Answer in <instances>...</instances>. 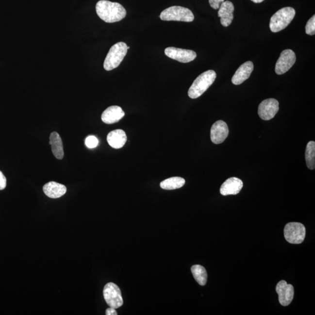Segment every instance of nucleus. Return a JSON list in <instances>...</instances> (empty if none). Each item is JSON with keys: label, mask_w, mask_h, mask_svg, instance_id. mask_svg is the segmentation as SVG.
Wrapping results in <instances>:
<instances>
[{"label": "nucleus", "mask_w": 315, "mask_h": 315, "mask_svg": "<svg viewBox=\"0 0 315 315\" xmlns=\"http://www.w3.org/2000/svg\"><path fill=\"white\" fill-rule=\"evenodd\" d=\"M98 16L107 23L121 21L126 16V10L120 4L108 0H100L96 5Z\"/></svg>", "instance_id": "f257e3e1"}, {"label": "nucleus", "mask_w": 315, "mask_h": 315, "mask_svg": "<svg viewBox=\"0 0 315 315\" xmlns=\"http://www.w3.org/2000/svg\"><path fill=\"white\" fill-rule=\"evenodd\" d=\"M216 74L215 71L208 70L199 76L190 86L188 95L192 99L201 96L215 82Z\"/></svg>", "instance_id": "f03ea898"}, {"label": "nucleus", "mask_w": 315, "mask_h": 315, "mask_svg": "<svg viewBox=\"0 0 315 315\" xmlns=\"http://www.w3.org/2000/svg\"><path fill=\"white\" fill-rule=\"evenodd\" d=\"M128 50V46L124 42H118L113 46L110 49L103 63L105 70L111 71L117 68L125 57Z\"/></svg>", "instance_id": "7ed1b4c3"}, {"label": "nucleus", "mask_w": 315, "mask_h": 315, "mask_svg": "<svg viewBox=\"0 0 315 315\" xmlns=\"http://www.w3.org/2000/svg\"><path fill=\"white\" fill-rule=\"evenodd\" d=\"M296 16V10L288 7L280 9L271 17L270 28L271 32L276 33L284 30L290 24Z\"/></svg>", "instance_id": "20e7f679"}, {"label": "nucleus", "mask_w": 315, "mask_h": 315, "mask_svg": "<svg viewBox=\"0 0 315 315\" xmlns=\"http://www.w3.org/2000/svg\"><path fill=\"white\" fill-rule=\"evenodd\" d=\"M160 18L163 21L190 22L193 21L195 16L189 8L172 6L164 10L160 14Z\"/></svg>", "instance_id": "39448f33"}, {"label": "nucleus", "mask_w": 315, "mask_h": 315, "mask_svg": "<svg viewBox=\"0 0 315 315\" xmlns=\"http://www.w3.org/2000/svg\"><path fill=\"white\" fill-rule=\"evenodd\" d=\"M286 241L292 244H300L304 241L306 229L304 225L299 222H290L284 230Z\"/></svg>", "instance_id": "423d86ee"}, {"label": "nucleus", "mask_w": 315, "mask_h": 315, "mask_svg": "<svg viewBox=\"0 0 315 315\" xmlns=\"http://www.w3.org/2000/svg\"><path fill=\"white\" fill-rule=\"evenodd\" d=\"M103 297L105 301L110 307L117 309L123 304L121 291L117 285L109 282L103 289Z\"/></svg>", "instance_id": "0eeeda50"}, {"label": "nucleus", "mask_w": 315, "mask_h": 315, "mask_svg": "<svg viewBox=\"0 0 315 315\" xmlns=\"http://www.w3.org/2000/svg\"><path fill=\"white\" fill-rule=\"evenodd\" d=\"M296 62V56L291 49L282 51L276 63L275 71L277 74L282 75L290 70Z\"/></svg>", "instance_id": "6e6552de"}, {"label": "nucleus", "mask_w": 315, "mask_h": 315, "mask_svg": "<svg viewBox=\"0 0 315 315\" xmlns=\"http://www.w3.org/2000/svg\"><path fill=\"white\" fill-rule=\"evenodd\" d=\"M165 54L170 59L183 63L191 62L197 57V54L194 51L174 47L166 49Z\"/></svg>", "instance_id": "1a4fd4ad"}, {"label": "nucleus", "mask_w": 315, "mask_h": 315, "mask_svg": "<svg viewBox=\"0 0 315 315\" xmlns=\"http://www.w3.org/2000/svg\"><path fill=\"white\" fill-rule=\"evenodd\" d=\"M279 111L278 100L270 98L265 99L260 104L258 108V115L264 120H270L275 116Z\"/></svg>", "instance_id": "9d476101"}, {"label": "nucleus", "mask_w": 315, "mask_h": 315, "mask_svg": "<svg viewBox=\"0 0 315 315\" xmlns=\"http://www.w3.org/2000/svg\"><path fill=\"white\" fill-rule=\"evenodd\" d=\"M276 292L279 295V300L280 304L287 306L293 301L294 296V289L291 284L282 280L276 286Z\"/></svg>", "instance_id": "9b49d317"}, {"label": "nucleus", "mask_w": 315, "mask_h": 315, "mask_svg": "<svg viewBox=\"0 0 315 315\" xmlns=\"http://www.w3.org/2000/svg\"><path fill=\"white\" fill-rule=\"evenodd\" d=\"M229 134V129L225 121L218 120L211 129V140L214 144H219L224 142Z\"/></svg>", "instance_id": "f8f14e48"}, {"label": "nucleus", "mask_w": 315, "mask_h": 315, "mask_svg": "<svg viewBox=\"0 0 315 315\" xmlns=\"http://www.w3.org/2000/svg\"><path fill=\"white\" fill-rule=\"evenodd\" d=\"M244 183L241 179L232 177L228 179L222 184L220 193L222 196L236 195L241 192Z\"/></svg>", "instance_id": "ddd939ff"}, {"label": "nucleus", "mask_w": 315, "mask_h": 315, "mask_svg": "<svg viewBox=\"0 0 315 315\" xmlns=\"http://www.w3.org/2000/svg\"><path fill=\"white\" fill-rule=\"evenodd\" d=\"M234 9L235 8L232 2L225 1L222 2L219 8L218 16L220 17L221 24L223 27H227L232 23Z\"/></svg>", "instance_id": "4468645a"}, {"label": "nucleus", "mask_w": 315, "mask_h": 315, "mask_svg": "<svg viewBox=\"0 0 315 315\" xmlns=\"http://www.w3.org/2000/svg\"><path fill=\"white\" fill-rule=\"evenodd\" d=\"M253 63L250 61L245 62L238 68L232 79L234 85H240L250 77L253 70Z\"/></svg>", "instance_id": "2eb2a0df"}, {"label": "nucleus", "mask_w": 315, "mask_h": 315, "mask_svg": "<svg viewBox=\"0 0 315 315\" xmlns=\"http://www.w3.org/2000/svg\"><path fill=\"white\" fill-rule=\"evenodd\" d=\"M124 115L125 114L120 106H112L103 112L101 118L103 122L111 124L118 122L124 116Z\"/></svg>", "instance_id": "dca6fc26"}, {"label": "nucleus", "mask_w": 315, "mask_h": 315, "mask_svg": "<svg viewBox=\"0 0 315 315\" xmlns=\"http://www.w3.org/2000/svg\"><path fill=\"white\" fill-rule=\"evenodd\" d=\"M43 190L48 197L57 199L66 194L67 188L62 184L55 182H50L44 185Z\"/></svg>", "instance_id": "f3484780"}, {"label": "nucleus", "mask_w": 315, "mask_h": 315, "mask_svg": "<svg viewBox=\"0 0 315 315\" xmlns=\"http://www.w3.org/2000/svg\"><path fill=\"white\" fill-rule=\"evenodd\" d=\"M107 141L112 148L119 149L125 145L127 141L126 133L123 130L117 129L110 132L107 136Z\"/></svg>", "instance_id": "a211bd4d"}, {"label": "nucleus", "mask_w": 315, "mask_h": 315, "mask_svg": "<svg viewBox=\"0 0 315 315\" xmlns=\"http://www.w3.org/2000/svg\"><path fill=\"white\" fill-rule=\"evenodd\" d=\"M50 144L52 152L58 160H62L64 157V149L62 138L57 132L51 133L50 136Z\"/></svg>", "instance_id": "6ab92c4d"}, {"label": "nucleus", "mask_w": 315, "mask_h": 315, "mask_svg": "<svg viewBox=\"0 0 315 315\" xmlns=\"http://www.w3.org/2000/svg\"><path fill=\"white\" fill-rule=\"evenodd\" d=\"M185 180L181 177H172L161 182L160 186L165 190H175L184 186Z\"/></svg>", "instance_id": "aec40b11"}, {"label": "nucleus", "mask_w": 315, "mask_h": 315, "mask_svg": "<svg viewBox=\"0 0 315 315\" xmlns=\"http://www.w3.org/2000/svg\"><path fill=\"white\" fill-rule=\"evenodd\" d=\"M192 273L196 282L199 284L204 286L206 284L207 273L204 267L200 265H194L191 268Z\"/></svg>", "instance_id": "412c9836"}, {"label": "nucleus", "mask_w": 315, "mask_h": 315, "mask_svg": "<svg viewBox=\"0 0 315 315\" xmlns=\"http://www.w3.org/2000/svg\"><path fill=\"white\" fill-rule=\"evenodd\" d=\"M306 166L311 170L315 168V142L311 141L307 144L305 151Z\"/></svg>", "instance_id": "4be33fe9"}, {"label": "nucleus", "mask_w": 315, "mask_h": 315, "mask_svg": "<svg viewBox=\"0 0 315 315\" xmlns=\"http://www.w3.org/2000/svg\"><path fill=\"white\" fill-rule=\"evenodd\" d=\"M306 33L309 35H314L315 34V16L311 17L305 27Z\"/></svg>", "instance_id": "5701e85b"}, {"label": "nucleus", "mask_w": 315, "mask_h": 315, "mask_svg": "<svg viewBox=\"0 0 315 315\" xmlns=\"http://www.w3.org/2000/svg\"><path fill=\"white\" fill-rule=\"evenodd\" d=\"M98 145V140L94 135H89L85 140V146L89 149H94Z\"/></svg>", "instance_id": "b1692460"}, {"label": "nucleus", "mask_w": 315, "mask_h": 315, "mask_svg": "<svg viewBox=\"0 0 315 315\" xmlns=\"http://www.w3.org/2000/svg\"><path fill=\"white\" fill-rule=\"evenodd\" d=\"M209 4L210 6L212 7L213 9L218 10L219 9V7L222 2L224 1V0H209Z\"/></svg>", "instance_id": "393cba45"}, {"label": "nucleus", "mask_w": 315, "mask_h": 315, "mask_svg": "<svg viewBox=\"0 0 315 315\" xmlns=\"http://www.w3.org/2000/svg\"><path fill=\"white\" fill-rule=\"evenodd\" d=\"M7 179L2 172L0 171V190H2L6 187Z\"/></svg>", "instance_id": "a878e982"}, {"label": "nucleus", "mask_w": 315, "mask_h": 315, "mask_svg": "<svg viewBox=\"0 0 315 315\" xmlns=\"http://www.w3.org/2000/svg\"><path fill=\"white\" fill-rule=\"evenodd\" d=\"M106 315H117V312L116 311L115 308L110 307L106 309Z\"/></svg>", "instance_id": "bb28decb"}, {"label": "nucleus", "mask_w": 315, "mask_h": 315, "mask_svg": "<svg viewBox=\"0 0 315 315\" xmlns=\"http://www.w3.org/2000/svg\"><path fill=\"white\" fill-rule=\"evenodd\" d=\"M251 1L255 2V3H261V2L265 1V0H251Z\"/></svg>", "instance_id": "cd10ccee"}, {"label": "nucleus", "mask_w": 315, "mask_h": 315, "mask_svg": "<svg viewBox=\"0 0 315 315\" xmlns=\"http://www.w3.org/2000/svg\"><path fill=\"white\" fill-rule=\"evenodd\" d=\"M130 49L129 46H128V49Z\"/></svg>", "instance_id": "c85d7f7f"}]
</instances>
